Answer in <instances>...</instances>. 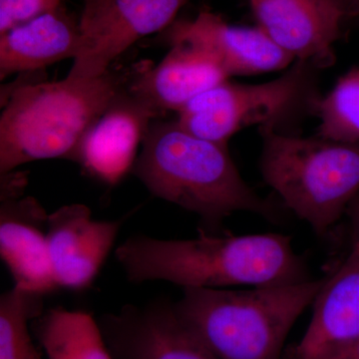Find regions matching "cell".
I'll use <instances>...</instances> for the list:
<instances>
[{"mask_svg":"<svg viewBox=\"0 0 359 359\" xmlns=\"http://www.w3.org/2000/svg\"><path fill=\"white\" fill-rule=\"evenodd\" d=\"M250 6L257 27L295 60L318 69L334 65L346 18L334 0H255Z\"/></svg>","mask_w":359,"mask_h":359,"instance_id":"30bf717a","label":"cell"},{"mask_svg":"<svg viewBox=\"0 0 359 359\" xmlns=\"http://www.w3.org/2000/svg\"><path fill=\"white\" fill-rule=\"evenodd\" d=\"M316 70L311 63L295 60L282 76L266 83L226 80L186 104L177 112L176 121L194 136L222 145H228L233 135L254 125L280 131V123L290 117L302 112L313 114L314 101L320 96Z\"/></svg>","mask_w":359,"mask_h":359,"instance_id":"8992f818","label":"cell"},{"mask_svg":"<svg viewBox=\"0 0 359 359\" xmlns=\"http://www.w3.org/2000/svg\"><path fill=\"white\" fill-rule=\"evenodd\" d=\"M283 359H359V339L325 346L304 355L295 354L287 349L283 353Z\"/></svg>","mask_w":359,"mask_h":359,"instance_id":"44dd1931","label":"cell"},{"mask_svg":"<svg viewBox=\"0 0 359 359\" xmlns=\"http://www.w3.org/2000/svg\"><path fill=\"white\" fill-rule=\"evenodd\" d=\"M63 0H0V34L63 7Z\"/></svg>","mask_w":359,"mask_h":359,"instance_id":"ffe728a7","label":"cell"},{"mask_svg":"<svg viewBox=\"0 0 359 359\" xmlns=\"http://www.w3.org/2000/svg\"><path fill=\"white\" fill-rule=\"evenodd\" d=\"M266 185L316 235H327L359 194V142L283 134L259 127Z\"/></svg>","mask_w":359,"mask_h":359,"instance_id":"5b68a950","label":"cell"},{"mask_svg":"<svg viewBox=\"0 0 359 359\" xmlns=\"http://www.w3.org/2000/svg\"><path fill=\"white\" fill-rule=\"evenodd\" d=\"M190 0H112L81 25L82 43L67 77L104 74L118 56L142 37L169 28Z\"/></svg>","mask_w":359,"mask_h":359,"instance_id":"ba28073f","label":"cell"},{"mask_svg":"<svg viewBox=\"0 0 359 359\" xmlns=\"http://www.w3.org/2000/svg\"><path fill=\"white\" fill-rule=\"evenodd\" d=\"M44 294L14 287L0 297V359H44L29 332L44 313Z\"/></svg>","mask_w":359,"mask_h":359,"instance_id":"ac0fdd59","label":"cell"},{"mask_svg":"<svg viewBox=\"0 0 359 359\" xmlns=\"http://www.w3.org/2000/svg\"><path fill=\"white\" fill-rule=\"evenodd\" d=\"M346 13V18L359 14V0H334Z\"/></svg>","mask_w":359,"mask_h":359,"instance_id":"cb8c5ba5","label":"cell"},{"mask_svg":"<svg viewBox=\"0 0 359 359\" xmlns=\"http://www.w3.org/2000/svg\"><path fill=\"white\" fill-rule=\"evenodd\" d=\"M48 217L34 198L1 193L0 256L14 287L44 295L59 289L49 257Z\"/></svg>","mask_w":359,"mask_h":359,"instance_id":"7c38bea8","label":"cell"},{"mask_svg":"<svg viewBox=\"0 0 359 359\" xmlns=\"http://www.w3.org/2000/svg\"><path fill=\"white\" fill-rule=\"evenodd\" d=\"M134 72L110 67L92 79L33 81L11 90L1 104L0 173L33 161L68 159Z\"/></svg>","mask_w":359,"mask_h":359,"instance_id":"3957f363","label":"cell"},{"mask_svg":"<svg viewBox=\"0 0 359 359\" xmlns=\"http://www.w3.org/2000/svg\"><path fill=\"white\" fill-rule=\"evenodd\" d=\"M170 42L188 41L209 51L229 76L287 69L295 59L257 27L230 25L218 14L203 11L194 20L168 28Z\"/></svg>","mask_w":359,"mask_h":359,"instance_id":"4fadbf2b","label":"cell"},{"mask_svg":"<svg viewBox=\"0 0 359 359\" xmlns=\"http://www.w3.org/2000/svg\"><path fill=\"white\" fill-rule=\"evenodd\" d=\"M112 0H84L83 13L80 18V23L83 25L92 20L97 13L105 8Z\"/></svg>","mask_w":359,"mask_h":359,"instance_id":"603a6c76","label":"cell"},{"mask_svg":"<svg viewBox=\"0 0 359 359\" xmlns=\"http://www.w3.org/2000/svg\"><path fill=\"white\" fill-rule=\"evenodd\" d=\"M82 43L80 20L65 7L0 34V77L35 72L65 59H74Z\"/></svg>","mask_w":359,"mask_h":359,"instance_id":"9a60e30c","label":"cell"},{"mask_svg":"<svg viewBox=\"0 0 359 359\" xmlns=\"http://www.w3.org/2000/svg\"><path fill=\"white\" fill-rule=\"evenodd\" d=\"M325 280L249 290L186 287L175 308L219 359H283L290 330Z\"/></svg>","mask_w":359,"mask_h":359,"instance_id":"277c9868","label":"cell"},{"mask_svg":"<svg viewBox=\"0 0 359 359\" xmlns=\"http://www.w3.org/2000/svg\"><path fill=\"white\" fill-rule=\"evenodd\" d=\"M129 85L113 99L68 158L107 185L119 183L132 171L139 145L152 122L162 115Z\"/></svg>","mask_w":359,"mask_h":359,"instance_id":"9c48e42d","label":"cell"},{"mask_svg":"<svg viewBox=\"0 0 359 359\" xmlns=\"http://www.w3.org/2000/svg\"><path fill=\"white\" fill-rule=\"evenodd\" d=\"M311 323L295 354L313 353L323 347L359 339V248L351 252L330 276L313 302Z\"/></svg>","mask_w":359,"mask_h":359,"instance_id":"2e32d148","label":"cell"},{"mask_svg":"<svg viewBox=\"0 0 359 359\" xmlns=\"http://www.w3.org/2000/svg\"><path fill=\"white\" fill-rule=\"evenodd\" d=\"M346 215L349 219L351 245L359 248V194L351 201Z\"/></svg>","mask_w":359,"mask_h":359,"instance_id":"7402d4cb","label":"cell"},{"mask_svg":"<svg viewBox=\"0 0 359 359\" xmlns=\"http://www.w3.org/2000/svg\"><path fill=\"white\" fill-rule=\"evenodd\" d=\"M122 221H95L87 205H63L48 217L47 243L59 289H89L119 233Z\"/></svg>","mask_w":359,"mask_h":359,"instance_id":"8fae6325","label":"cell"},{"mask_svg":"<svg viewBox=\"0 0 359 359\" xmlns=\"http://www.w3.org/2000/svg\"><path fill=\"white\" fill-rule=\"evenodd\" d=\"M47 359H114L98 321L88 313L61 306L32 321Z\"/></svg>","mask_w":359,"mask_h":359,"instance_id":"e0dca14e","label":"cell"},{"mask_svg":"<svg viewBox=\"0 0 359 359\" xmlns=\"http://www.w3.org/2000/svg\"><path fill=\"white\" fill-rule=\"evenodd\" d=\"M154 68L135 70L129 88L161 113L179 112L203 92L230 78L209 51L188 41H173Z\"/></svg>","mask_w":359,"mask_h":359,"instance_id":"5bb4252c","label":"cell"},{"mask_svg":"<svg viewBox=\"0 0 359 359\" xmlns=\"http://www.w3.org/2000/svg\"><path fill=\"white\" fill-rule=\"evenodd\" d=\"M255 1V0H250V2Z\"/></svg>","mask_w":359,"mask_h":359,"instance_id":"d4e9b609","label":"cell"},{"mask_svg":"<svg viewBox=\"0 0 359 359\" xmlns=\"http://www.w3.org/2000/svg\"><path fill=\"white\" fill-rule=\"evenodd\" d=\"M116 259L132 283L165 280L186 287H278L308 282V264L283 233L212 235L189 240L135 236Z\"/></svg>","mask_w":359,"mask_h":359,"instance_id":"6da1fadb","label":"cell"},{"mask_svg":"<svg viewBox=\"0 0 359 359\" xmlns=\"http://www.w3.org/2000/svg\"><path fill=\"white\" fill-rule=\"evenodd\" d=\"M98 323L114 359H219L168 299L126 304Z\"/></svg>","mask_w":359,"mask_h":359,"instance_id":"52a82bcc","label":"cell"},{"mask_svg":"<svg viewBox=\"0 0 359 359\" xmlns=\"http://www.w3.org/2000/svg\"><path fill=\"white\" fill-rule=\"evenodd\" d=\"M132 172L155 197L197 214L204 233L218 235L237 212L280 219L278 208L242 178L228 145L194 136L176 120L152 122Z\"/></svg>","mask_w":359,"mask_h":359,"instance_id":"7a4b0ae2","label":"cell"},{"mask_svg":"<svg viewBox=\"0 0 359 359\" xmlns=\"http://www.w3.org/2000/svg\"><path fill=\"white\" fill-rule=\"evenodd\" d=\"M313 114L320 119V138L359 142V67L347 71L330 93L314 101Z\"/></svg>","mask_w":359,"mask_h":359,"instance_id":"d6986e66","label":"cell"}]
</instances>
